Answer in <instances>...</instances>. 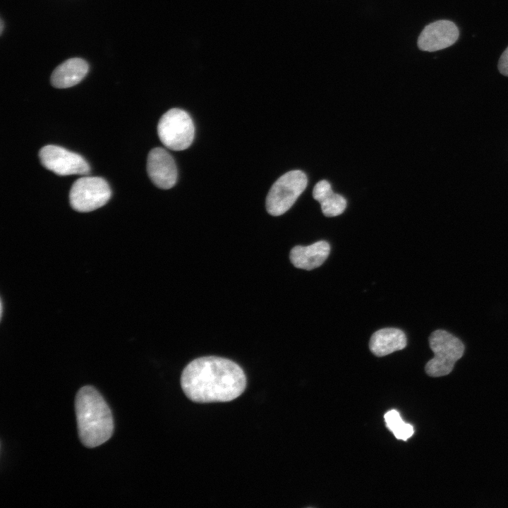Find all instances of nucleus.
Segmentation results:
<instances>
[{
  "label": "nucleus",
  "mask_w": 508,
  "mask_h": 508,
  "mask_svg": "<svg viewBox=\"0 0 508 508\" xmlns=\"http://www.w3.org/2000/svg\"><path fill=\"white\" fill-rule=\"evenodd\" d=\"M181 385L186 396L194 402H226L244 392L246 376L242 368L229 359L203 356L185 367Z\"/></svg>",
  "instance_id": "obj_1"
},
{
  "label": "nucleus",
  "mask_w": 508,
  "mask_h": 508,
  "mask_svg": "<svg viewBox=\"0 0 508 508\" xmlns=\"http://www.w3.org/2000/svg\"><path fill=\"white\" fill-rule=\"evenodd\" d=\"M75 410L78 435L88 448L98 447L114 433L113 416L101 394L92 386L80 388L76 394Z\"/></svg>",
  "instance_id": "obj_2"
},
{
  "label": "nucleus",
  "mask_w": 508,
  "mask_h": 508,
  "mask_svg": "<svg viewBox=\"0 0 508 508\" xmlns=\"http://www.w3.org/2000/svg\"><path fill=\"white\" fill-rule=\"evenodd\" d=\"M429 344L434 357L428 361L425 370L427 375L435 377L449 374L465 349L459 338L444 329L433 332L429 337Z\"/></svg>",
  "instance_id": "obj_3"
},
{
  "label": "nucleus",
  "mask_w": 508,
  "mask_h": 508,
  "mask_svg": "<svg viewBox=\"0 0 508 508\" xmlns=\"http://www.w3.org/2000/svg\"><path fill=\"white\" fill-rule=\"evenodd\" d=\"M157 134L167 148L181 151L192 144L195 127L190 115L183 109L173 108L164 113L157 125Z\"/></svg>",
  "instance_id": "obj_4"
},
{
  "label": "nucleus",
  "mask_w": 508,
  "mask_h": 508,
  "mask_svg": "<svg viewBox=\"0 0 508 508\" xmlns=\"http://www.w3.org/2000/svg\"><path fill=\"white\" fill-rule=\"evenodd\" d=\"M306 175L300 170L289 171L272 185L266 198V210L272 216L288 211L307 186Z\"/></svg>",
  "instance_id": "obj_5"
},
{
  "label": "nucleus",
  "mask_w": 508,
  "mask_h": 508,
  "mask_svg": "<svg viewBox=\"0 0 508 508\" xmlns=\"http://www.w3.org/2000/svg\"><path fill=\"white\" fill-rule=\"evenodd\" d=\"M111 195V188L105 179L97 176H83L73 183L69 201L74 210L87 212L104 205Z\"/></svg>",
  "instance_id": "obj_6"
},
{
  "label": "nucleus",
  "mask_w": 508,
  "mask_h": 508,
  "mask_svg": "<svg viewBox=\"0 0 508 508\" xmlns=\"http://www.w3.org/2000/svg\"><path fill=\"white\" fill-rule=\"evenodd\" d=\"M39 157L46 169L59 176L85 175L90 171L88 163L82 156L58 145L42 147Z\"/></svg>",
  "instance_id": "obj_7"
},
{
  "label": "nucleus",
  "mask_w": 508,
  "mask_h": 508,
  "mask_svg": "<svg viewBox=\"0 0 508 508\" xmlns=\"http://www.w3.org/2000/svg\"><path fill=\"white\" fill-rule=\"evenodd\" d=\"M456 25L448 20H439L427 25L418 36V47L425 52H435L447 48L458 40Z\"/></svg>",
  "instance_id": "obj_8"
},
{
  "label": "nucleus",
  "mask_w": 508,
  "mask_h": 508,
  "mask_svg": "<svg viewBox=\"0 0 508 508\" xmlns=\"http://www.w3.org/2000/svg\"><path fill=\"white\" fill-rule=\"evenodd\" d=\"M147 171L152 182L162 189L172 188L177 180V169L171 155L162 147H155L148 154Z\"/></svg>",
  "instance_id": "obj_9"
},
{
  "label": "nucleus",
  "mask_w": 508,
  "mask_h": 508,
  "mask_svg": "<svg viewBox=\"0 0 508 508\" xmlns=\"http://www.w3.org/2000/svg\"><path fill=\"white\" fill-rule=\"evenodd\" d=\"M329 252V243L320 241L307 246H294L290 251L289 258L295 267L311 270L320 267L327 258Z\"/></svg>",
  "instance_id": "obj_10"
},
{
  "label": "nucleus",
  "mask_w": 508,
  "mask_h": 508,
  "mask_svg": "<svg viewBox=\"0 0 508 508\" xmlns=\"http://www.w3.org/2000/svg\"><path fill=\"white\" fill-rule=\"evenodd\" d=\"M87 62L78 57L71 58L61 64L51 75L52 85L56 88H67L79 83L87 74Z\"/></svg>",
  "instance_id": "obj_11"
},
{
  "label": "nucleus",
  "mask_w": 508,
  "mask_h": 508,
  "mask_svg": "<svg viewBox=\"0 0 508 508\" xmlns=\"http://www.w3.org/2000/svg\"><path fill=\"white\" fill-rule=\"evenodd\" d=\"M406 344V337L402 330L389 327L380 329L373 334L369 349L375 356L381 357L404 349Z\"/></svg>",
  "instance_id": "obj_12"
},
{
  "label": "nucleus",
  "mask_w": 508,
  "mask_h": 508,
  "mask_svg": "<svg viewBox=\"0 0 508 508\" xmlns=\"http://www.w3.org/2000/svg\"><path fill=\"white\" fill-rule=\"evenodd\" d=\"M384 418L387 428L393 433L397 439L406 441L413 435V425L404 422L397 410L387 411Z\"/></svg>",
  "instance_id": "obj_13"
},
{
  "label": "nucleus",
  "mask_w": 508,
  "mask_h": 508,
  "mask_svg": "<svg viewBox=\"0 0 508 508\" xmlns=\"http://www.w3.org/2000/svg\"><path fill=\"white\" fill-rule=\"evenodd\" d=\"M320 203L323 214L329 217L341 214L346 207L345 198L334 192L322 199Z\"/></svg>",
  "instance_id": "obj_14"
},
{
  "label": "nucleus",
  "mask_w": 508,
  "mask_h": 508,
  "mask_svg": "<svg viewBox=\"0 0 508 508\" xmlns=\"http://www.w3.org/2000/svg\"><path fill=\"white\" fill-rule=\"evenodd\" d=\"M332 192L330 183L326 180H322L318 182L314 186L313 196L315 200L320 202Z\"/></svg>",
  "instance_id": "obj_15"
},
{
  "label": "nucleus",
  "mask_w": 508,
  "mask_h": 508,
  "mask_svg": "<svg viewBox=\"0 0 508 508\" xmlns=\"http://www.w3.org/2000/svg\"><path fill=\"white\" fill-rule=\"evenodd\" d=\"M497 66L500 73L508 76V47L502 54Z\"/></svg>",
  "instance_id": "obj_16"
},
{
  "label": "nucleus",
  "mask_w": 508,
  "mask_h": 508,
  "mask_svg": "<svg viewBox=\"0 0 508 508\" xmlns=\"http://www.w3.org/2000/svg\"><path fill=\"white\" fill-rule=\"evenodd\" d=\"M1 35L2 34L3 30H4V21L2 19H1Z\"/></svg>",
  "instance_id": "obj_17"
}]
</instances>
